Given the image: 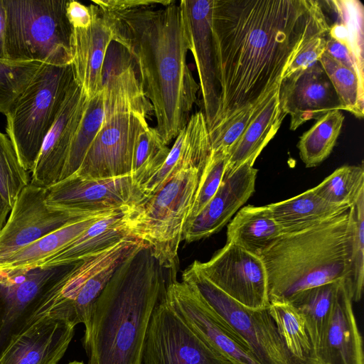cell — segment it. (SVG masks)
I'll return each mask as SVG.
<instances>
[{
  "instance_id": "cell-1",
  "label": "cell",
  "mask_w": 364,
  "mask_h": 364,
  "mask_svg": "<svg viewBox=\"0 0 364 364\" xmlns=\"http://www.w3.org/2000/svg\"><path fill=\"white\" fill-rule=\"evenodd\" d=\"M328 28L318 1L213 0L211 32L220 105L210 132L275 92L297 53Z\"/></svg>"
},
{
  "instance_id": "cell-2",
  "label": "cell",
  "mask_w": 364,
  "mask_h": 364,
  "mask_svg": "<svg viewBox=\"0 0 364 364\" xmlns=\"http://www.w3.org/2000/svg\"><path fill=\"white\" fill-rule=\"evenodd\" d=\"M98 8L112 41L129 53L153 107L155 129L168 145L188 122L200 89L187 62L188 43L180 1L118 10Z\"/></svg>"
},
{
  "instance_id": "cell-3",
  "label": "cell",
  "mask_w": 364,
  "mask_h": 364,
  "mask_svg": "<svg viewBox=\"0 0 364 364\" xmlns=\"http://www.w3.org/2000/svg\"><path fill=\"white\" fill-rule=\"evenodd\" d=\"M144 242L116 269L95 305L87 364H141L151 313L171 279Z\"/></svg>"
},
{
  "instance_id": "cell-4",
  "label": "cell",
  "mask_w": 364,
  "mask_h": 364,
  "mask_svg": "<svg viewBox=\"0 0 364 364\" xmlns=\"http://www.w3.org/2000/svg\"><path fill=\"white\" fill-rule=\"evenodd\" d=\"M350 246V208L302 230L282 233L259 254L269 301H287L298 292L328 282H348Z\"/></svg>"
},
{
  "instance_id": "cell-5",
  "label": "cell",
  "mask_w": 364,
  "mask_h": 364,
  "mask_svg": "<svg viewBox=\"0 0 364 364\" xmlns=\"http://www.w3.org/2000/svg\"><path fill=\"white\" fill-rule=\"evenodd\" d=\"M200 170L186 166L155 193L128 208L127 228L131 237L147 244L159 265L174 269L184 225L197 188Z\"/></svg>"
},
{
  "instance_id": "cell-6",
  "label": "cell",
  "mask_w": 364,
  "mask_h": 364,
  "mask_svg": "<svg viewBox=\"0 0 364 364\" xmlns=\"http://www.w3.org/2000/svg\"><path fill=\"white\" fill-rule=\"evenodd\" d=\"M67 0H4L6 59L66 65L72 63L73 28Z\"/></svg>"
},
{
  "instance_id": "cell-7",
  "label": "cell",
  "mask_w": 364,
  "mask_h": 364,
  "mask_svg": "<svg viewBox=\"0 0 364 364\" xmlns=\"http://www.w3.org/2000/svg\"><path fill=\"white\" fill-rule=\"evenodd\" d=\"M75 79L72 64L43 63L5 113L6 132L31 172Z\"/></svg>"
},
{
  "instance_id": "cell-8",
  "label": "cell",
  "mask_w": 364,
  "mask_h": 364,
  "mask_svg": "<svg viewBox=\"0 0 364 364\" xmlns=\"http://www.w3.org/2000/svg\"><path fill=\"white\" fill-rule=\"evenodd\" d=\"M182 282L198 292L220 323L260 364H309L289 350L269 308L241 305L207 279L196 261L183 271Z\"/></svg>"
},
{
  "instance_id": "cell-9",
  "label": "cell",
  "mask_w": 364,
  "mask_h": 364,
  "mask_svg": "<svg viewBox=\"0 0 364 364\" xmlns=\"http://www.w3.org/2000/svg\"><path fill=\"white\" fill-rule=\"evenodd\" d=\"M73 264L0 269V356L16 337L55 311Z\"/></svg>"
},
{
  "instance_id": "cell-10",
  "label": "cell",
  "mask_w": 364,
  "mask_h": 364,
  "mask_svg": "<svg viewBox=\"0 0 364 364\" xmlns=\"http://www.w3.org/2000/svg\"><path fill=\"white\" fill-rule=\"evenodd\" d=\"M151 103L121 107L111 113L73 174L87 178L132 176V156L139 135L147 127Z\"/></svg>"
},
{
  "instance_id": "cell-11",
  "label": "cell",
  "mask_w": 364,
  "mask_h": 364,
  "mask_svg": "<svg viewBox=\"0 0 364 364\" xmlns=\"http://www.w3.org/2000/svg\"><path fill=\"white\" fill-rule=\"evenodd\" d=\"M141 364H232L198 336L164 297L154 309Z\"/></svg>"
},
{
  "instance_id": "cell-12",
  "label": "cell",
  "mask_w": 364,
  "mask_h": 364,
  "mask_svg": "<svg viewBox=\"0 0 364 364\" xmlns=\"http://www.w3.org/2000/svg\"><path fill=\"white\" fill-rule=\"evenodd\" d=\"M196 262L207 279L241 305L269 307L267 274L259 255L226 242L208 261Z\"/></svg>"
},
{
  "instance_id": "cell-13",
  "label": "cell",
  "mask_w": 364,
  "mask_h": 364,
  "mask_svg": "<svg viewBox=\"0 0 364 364\" xmlns=\"http://www.w3.org/2000/svg\"><path fill=\"white\" fill-rule=\"evenodd\" d=\"M144 198L132 176L87 178L75 175L46 188V204L53 208L93 213L126 209Z\"/></svg>"
},
{
  "instance_id": "cell-14",
  "label": "cell",
  "mask_w": 364,
  "mask_h": 364,
  "mask_svg": "<svg viewBox=\"0 0 364 364\" xmlns=\"http://www.w3.org/2000/svg\"><path fill=\"white\" fill-rule=\"evenodd\" d=\"M46 188L31 183L21 191L0 230V265L42 236L80 218L96 213L57 210L46 204Z\"/></svg>"
},
{
  "instance_id": "cell-15",
  "label": "cell",
  "mask_w": 364,
  "mask_h": 364,
  "mask_svg": "<svg viewBox=\"0 0 364 364\" xmlns=\"http://www.w3.org/2000/svg\"><path fill=\"white\" fill-rule=\"evenodd\" d=\"M164 299L198 336L232 364H260L220 323L193 287L175 280L167 287Z\"/></svg>"
},
{
  "instance_id": "cell-16",
  "label": "cell",
  "mask_w": 364,
  "mask_h": 364,
  "mask_svg": "<svg viewBox=\"0 0 364 364\" xmlns=\"http://www.w3.org/2000/svg\"><path fill=\"white\" fill-rule=\"evenodd\" d=\"M213 1H180L188 50L193 56L199 77L208 132L215 124L220 105V88L211 32Z\"/></svg>"
},
{
  "instance_id": "cell-17",
  "label": "cell",
  "mask_w": 364,
  "mask_h": 364,
  "mask_svg": "<svg viewBox=\"0 0 364 364\" xmlns=\"http://www.w3.org/2000/svg\"><path fill=\"white\" fill-rule=\"evenodd\" d=\"M279 103L294 131L332 110H342L336 92L319 61L282 79Z\"/></svg>"
},
{
  "instance_id": "cell-18",
  "label": "cell",
  "mask_w": 364,
  "mask_h": 364,
  "mask_svg": "<svg viewBox=\"0 0 364 364\" xmlns=\"http://www.w3.org/2000/svg\"><path fill=\"white\" fill-rule=\"evenodd\" d=\"M87 100L75 81L45 138L31 171V183L46 188L60 180L71 141L82 117Z\"/></svg>"
},
{
  "instance_id": "cell-19",
  "label": "cell",
  "mask_w": 364,
  "mask_h": 364,
  "mask_svg": "<svg viewBox=\"0 0 364 364\" xmlns=\"http://www.w3.org/2000/svg\"><path fill=\"white\" fill-rule=\"evenodd\" d=\"M249 159L223 177L216 193L191 221L184 225L182 240L195 242L219 232L245 205L255 190L258 170Z\"/></svg>"
},
{
  "instance_id": "cell-20",
  "label": "cell",
  "mask_w": 364,
  "mask_h": 364,
  "mask_svg": "<svg viewBox=\"0 0 364 364\" xmlns=\"http://www.w3.org/2000/svg\"><path fill=\"white\" fill-rule=\"evenodd\" d=\"M75 326L53 313L16 337L0 356V364H58L73 338Z\"/></svg>"
},
{
  "instance_id": "cell-21",
  "label": "cell",
  "mask_w": 364,
  "mask_h": 364,
  "mask_svg": "<svg viewBox=\"0 0 364 364\" xmlns=\"http://www.w3.org/2000/svg\"><path fill=\"white\" fill-rule=\"evenodd\" d=\"M92 23L85 28H73L72 66L75 79L88 99L102 90V71L106 53L112 41L110 28L99 8L89 6Z\"/></svg>"
},
{
  "instance_id": "cell-22",
  "label": "cell",
  "mask_w": 364,
  "mask_h": 364,
  "mask_svg": "<svg viewBox=\"0 0 364 364\" xmlns=\"http://www.w3.org/2000/svg\"><path fill=\"white\" fill-rule=\"evenodd\" d=\"M317 358L321 364H364L362 337L346 280L338 287Z\"/></svg>"
},
{
  "instance_id": "cell-23",
  "label": "cell",
  "mask_w": 364,
  "mask_h": 364,
  "mask_svg": "<svg viewBox=\"0 0 364 364\" xmlns=\"http://www.w3.org/2000/svg\"><path fill=\"white\" fill-rule=\"evenodd\" d=\"M210 152L211 144L205 117L203 112H197L191 114L186 127L176 137L163 164L139 188L144 196L155 193L186 166H195L201 172Z\"/></svg>"
},
{
  "instance_id": "cell-24",
  "label": "cell",
  "mask_w": 364,
  "mask_h": 364,
  "mask_svg": "<svg viewBox=\"0 0 364 364\" xmlns=\"http://www.w3.org/2000/svg\"><path fill=\"white\" fill-rule=\"evenodd\" d=\"M127 209L117 210L98 220L80 236L36 267L73 264L131 237L125 221Z\"/></svg>"
},
{
  "instance_id": "cell-25",
  "label": "cell",
  "mask_w": 364,
  "mask_h": 364,
  "mask_svg": "<svg viewBox=\"0 0 364 364\" xmlns=\"http://www.w3.org/2000/svg\"><path fill=\"white\" fill-rule=\"evenodd\" d=\"M279 90V88L229 149L224 176L230 175L249 159L256 161L279 130L287 116L280 106Z\"/></svg>"
},
{
  "instance_id": "cell-26",
  "label": "cell",
  "mask_w": 364,
  "mask_h": 364,
  "mask_svg": "<svg viewBox=\"0 0 364 364\" xmlns=\"http://www.w3.org/2000/svg\"><path fill=\"white\" fill-rule=\"evenodd\" d=\"M116 211L96 213L68 223L17 251L0 265V269L18 270L35 268L80 236L96 221Z\"/></svg>"
},
{
  "instance_id": "cell-27",
  "label": "cell",
  "mask_w": 364,
  "mask_h": 364,
  "mask_svg": "<svg viewBox=\"0 0 364 364\" xmlns=\"http://www.w3.org/2000/svg\"><path fill=\"white\" fill-rule=\"evenodd\" d=\"M282 233L302 230L348 210L350 207L332 204L314 190L267 205Z\"/></svg>"
},
{
  "instance_id": "cell-28",
  "label": "cell",
  "mask_w": 364,
  "mask_h": 364,
  "mask_svg": "<svg viewBox=\"0 0 364 364\" xmlns=\"http://www.w3.org/2000/svg\"><path fill=\"white\" fill-rule=\"evenodd\" d=\"M282 234L267 205H248L241 208L230 221L227 242L259 255Z\"/></svg>"
},
{
  "instance_id": "cell-29",
  "label": "cell",
  "mask_w": 364,
  "mask_h": 364,
  "mask_svg": "<svg viewBox=\"0 0 364 364\" xmlns=\"http://www.w3.org/2000/svg\"><path fill=\"white\" fill-rule=\"evenodd\" d=\"M343 280L303 290L287 301L294 306L303 316L316 355L331 318L338 287Z\"/></svg>"
},
{
  "instance_id": "cell-30",
  "label": "cell",
  "mask_w": 364,
  "mask_h": 364,
  "mask_svg": "<svg viewBox=\"0 0 364 364\" xmlns=\"http://www.w3.org/2000/svg\"><path fill=\"white\" fill-rule=\"evenodd\" d=\"M332 11L336 21L330 24L327 36L344 45L359 65L363 66L364 8L357 0H331L322 1Z\"/></svg>"
},
{
  "instance_id": "cell-31",
  "label": "cell",
  "mask_w": 364,
  "mask_h": 364,
  "mask_svg": "<svg viewBox=\"0 0 364 364\" xmlns=\"http://www.w3.org/2000/svg\"><path fill=\"white\" fill-rule=\"evenodd\" d=\"M269 311L289 350L309 364H321L301 313L287 301H270Z\"/></svg>"
},
{
  "instance_id": "cell-32",
  "label": "cell",
  "mask_w": 364,
  "mask_h": 364,
  "mask_svg": "<svg viewBox=\"0 0 364 364\" xmlns=\"http://www.w3.org/2000/svg\"><path fill=\"white\" fill-rule=\"evenodd\" d=\"M344 115L332 110L317 119L301 136L297 147L306 167H314L328 157L341 133Z\"/></svg>"
},
{
  "instance_id": "cell-33",
  "label": "cell",
  "mask_w": 364,
  "mask_h": 364,
  "mask_svg": "<svg viewBox=\"0 0 364 364\" xmlns=\"http://www.w3.org/2000/svg\"><path fill=\"white\" fill-rule=\"evenodd\" d=\"M318 61L330 80L343 107L358 118L364 115V84L350 68L324 52Z\"/></svg>"
},
{
  "instance_id": "cell-34",
  "label": "cell",
  "mask_w": 364,
  "mask_h": 364,
  "mask_svg": "<svg viewBox=\"0 0 364 364\" xmlns=\"http://www.w3.org/2000/svg\"><path fill=\"white\" fill-rule=\"evenodd\" d=\"M313 188L330 203L351 207L364 191L363 166L339 167Z\"/></svg>"
},
{
  "instance_id": "cell-35",
  "label": "cell",
  "mask_w": 364,
  "mask_h": 364,
  "mask_svg": "<svg viewBox=\"0 0 364 364\" xmlns=\"http://www.w3.org/2000/svg\"><path fill=\"white\" fill-rule=\"evenodd\" d=\"M170 149L155 127H149L138 136L132 156V176L139 186L165 161Z\"/></svg>"
},
{
  "instance_id": "cell-36",
  "label": "cell",
  "mask_w": 364,
  "mask_h": 364,
  "mask_svg": "<svg viewBox=\"0 0 364 364\" xmlns=\"http://www.w3.org/2000/svg\"><path fill=\"white\" fill-rule=\"evenodd\" d=\"M31 176L21 165L8 135L0 132V193L12 208Z\"/></svg>"
},
{
  "instance_id": "cell-37",
  "label": "cell",
  "mask_w": 364,
  "mask_h": 364,
  "mask_svg": "<svg viewBox=\"0 0 364 364\" xmlns=\"http://www.w3.org/2000/svg\"><path fill=\"white\" fill-rule=\"evenodd\" d=\"M350 272L347 283L353 301L360 300L364 284V191L350 207Z\"/></svg>"
},
{
  "instance_id": "cell-38",
  "label": "cell",
  "mask_w": 364,
  "mask_h": 364,
  "mask_svg": "<svg viewBox=\"0 0 364 364\" xmlns=\"http://www.w3.org/2000/svg\"><path fill=\"white\" fill-rule=\"evenodd\" d=\"M227 162L225 151L211 150L200 173L185 225L196 217L216 193L223 179Z\"/></svg>"
},
{
  "instance_id": "cell-39",
  "label": "cell",
  "mask_w": 364,
  "mask_h": 364,
  "mask_svg": "<svg viewBox=\"0 0 364 364\" xmlns=\"http://www.w3.org/2000/svg\"><path fill=\"white\" fill-rule=\"evenodd\" d=\"M43 64L0 60V113L5 114Z\"/></svg>"
},
{
  "instance_id": "cell-40",
  "label": "cell",
  "mask_w": 364,
  "mask_h": 364,
  "mask_svg": "<svg viewBox=\"0 0 364 364\" xmlns=\"http://www.w3.org/2000/svg\"><path fill=\"white\" fill-rule=\"evenodd\" d=\"M272 95L258 105L231 116L210 132L211 150L220 149L228 153L230 147L242 134L254 117L262 109Z\"/></svg>"
},
{
  "instance_id": "cell-41",
  "label": "cell",
  "mask_w": 364,
  "mask_h": 364,
  "mask_svg": "<svg viewBox=\"0 0 364 364\" xmlns=\"http://www.w3.org/2000/svg\"><path fill=\"white\" fill-rule=\"evenodd\" d=\"M327 32L319 33L309 39L297 53L288 66L283 77H288L297 70H304L318 61L326 50Z\"/></svg>"
},
{
  "instance_id": "cell-42",
  "label": "cell",
  "mask_w": 364,
  "mask_h": 364,
  "mask_svg": "<svg viewBox=\"0 0 364 364\" xmlns=\"http://www.w3.org/2000/svg\"><path fill=\"white\" fill-rule=\"evenodd\" d=\"M325 52L355 72L360 82L364 84V68L359 65L348 48L337 41L326 36Z\"/></svg>"
},
{
  "instance_id": "cell-43",
  "label": "cell",
  "mask_w": 364,
  "mask_h": 364,
  "mask_svg": "<svg viewBox=\"0 0 364 364\" xmlns=\"http://www.w3.org/2000/svg\"><path fill=\"white\" fill-rule=\"evenodd\" d=\"M66 15L73 28H85L92 23L90 7L77 1H68Z\"/></svg>"
},
{
  "instance_id": "cell-44",
  "label": "cell",
  "mask_w": 364,
  "mask_h": 364,
  "mask_svg": "<svg viewBox=\"0 0 364 364\" xmlns=\"http://www.w3.org/2000/svg\"><path fill=\"white\" fill-rule=\"evenodd\" d=\"M6 9L4 0H0V60H6L5 54Z\"/></svg>"
},
{
  "instance_id": "cell-45",
  "label": "cell",
  "mask_w": 364,
  "mask_h": 364,
  "mask_svg": "<svg viewBox=\"0 0 364 364\" xmlns=\"http://www.w3.org/2000/svg\"><path fill=\"white\" fill-rule=\"evenodd\" d=\"M11 210V208L6 202L0 193V230L4 225Z\"/></svg>"
},
{
  "instance_id": "cell-46",
  "label": "cell",
  "mask_w": 364,
  "mask_h": 364,
  "mask_svg": "<svg viewBox=\"0 0 364 364\" xmlns=\"http://www.w3.org/2000/svg\"><path fill=\"white\" fill-rule=\"evenodd\" d=\"M67 364H84V363L82 361L74 360V361L70 362Z\"/></svg>"
}]
</instances>
